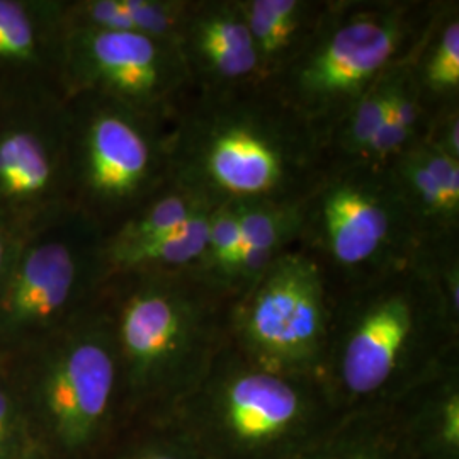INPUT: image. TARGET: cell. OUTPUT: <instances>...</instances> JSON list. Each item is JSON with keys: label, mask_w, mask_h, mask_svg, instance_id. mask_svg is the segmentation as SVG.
<instances>
[{"label": "cell", "mask_w": 459, "mask_h": 459, "mask_svg": "<svg viewBox=\"0 0 459 459\" xmlns=\"http://www.w3.org/2000/svg\"><path fill=\"white\" fill-rule=\"evenodd\" d=\"M172 181L218 204H299L328 147L265 83L189 91L170 119Z\"/></svg>", "instance_id": "obj_1"}, {"label": "cell", "mask_w": 459, "mask_h": 459, "mask_svg": "<svg viewBox=\"0 0 459 459\" xmlns=\"http://www.w3.org/2000/svg\"><path fill=\"white\" fill-rule=\"evenodd\" d=\"M330 295L320 377L337 411L392 407L459 361V324L417 261Z\"/></svg>", "instance_id": "obj_2"}, {"label": "cell", "mask_w": 459, "mask_h": 459, "mask_svg": "<svg viewBox=\"0 0 459 459\" xmlns=\"http://www.w3.org/2000/svg\"><path fill=\"white\" fill-rule=\"evenodd\" d=\"M233 299L196 271L111 274L98 303L113 333L121 390L167 419L229 345Z\"/></svg>", "instance_id": "obj_3"}, {"label": "cell", "mask_w": 459, "mask_h": 459, "mask_svg": "<svg viewBox=\"0 0 459 459\" xmlns=\"http://www.w3.org/2000/svg\"><path fill=\"white\" fill-rule=\"evenodd\" d=\"M339 413L322 377L267 369L229 342L164 420L206 459H293Z\"/></svg>", "instance_id": "obj_4"}, {"label": "cell", "mask_w": 459, "mask_h": 459, "mask_svg": "<svg viewBox=\"0 0 459 459\" xmlns=\"http://www.w3.org/2000/svg\"><path fill=\"white\" fill-rule=\"evenodd\" d=\"M441 0H333L291 65L265 85L327 143L345 113L426 33Z\"/></svg>", "instance_id": "obj_5"}, {"label": "cell", "mask_w": 459, "mask_h": 459, "mask_svg": "<svg viewBox=\"0 0 459 459\" xmlns=\"http://www.w3.org/2000/svg\"><path fill=\"white\" fill-rule=\"evenodd\" d=\"M296 247L335 291L413 263L422 242L388 167L364 162L328 167L299 204Z\"/></svg>", "instance_id": "obj_6"}, {"label": "cell", "mask_w": 459, "mask_h": 459, "mask_svg": "<svg viewBox=\"0 0 459 459\" xmlns=\"http://www.w3.org/2000/svg\"><path fill=\"white\" fill-rule=\"evenodd\" d=\"M66 108L70 206L109 233L172 182L170 123L91 94Z\"/></svg>", "instance_id": "obj_7"}, {"label": "cell", "mask_w": 459, "mask_h": 459, "mask_svg": "<svg viewBox=\"0 0 459 459\" xmlns=\"http://www.w3.org/2000/svg\"><path fill=\"white\" fill-rule=\"evenodd\" d=\"M104 237L75 208L28 231L0 282V339H48L92 310L109 276Z\"/></svg>", "instance_id": "obj_8"}, {"label": "cell", "mask_w": 459, "mask_h": 459, "mask_svg": "<svg viewBox=\"0 0 459 459\" xmlns=\"http://www.w3.org/2000/svg\"><path fill=\"white\" fill-rule=\"evenodd\" d=\"M332 295L318 264L298 247L284 252L230 308V344L281 373L320 377Z\"/></svg>", "instance_id": "obj_9"}, {"label": "cell", "mask_w": 459, "mask_h": 459, "mask_svg": "<svg viewBox=\"0 0 459 459\" xmlns=\"http://www.w3.org/2000/svg\"><path fill=\"white\" fill-rule=\"evenodd\" d=\"M66 208V99L43 89L2 91L0 220L26 235Z\"/></svg>", "instance_id": "obj_10"}, {"label": "cell", "mask_w": 459, "mask_h": 459, "mask_svg": "<svg viewBox=\"0 0 459 459\" xmlns=\"http://www.w3.org/2000/svg\"><path fill=\"white\" fill-rule=\"evenodd\" d=\"M60 85L65 99H111L167 123L191 91L174 41L102 30H66Z\"/></svg>", "instance_id": "obj_11"}, {"label": "cell", "mask_w": 459, "mask_h": 459, "mask_svg": "<svg viewBox=\"0 0 459 459\" xmlns=\"http://www.w3.org/2000/svg\"><path fill=\"white\" fill-rule=\"evenodd\" d=\"M45 347L39 388L47 411L62 443L81 449L98 437L121 390L113 333L99 303Z\"/></svg>", "instance_id": "obj_12"}, {"label": "cell", "mask_w": 459, "mask_h": 459, "mask_svg": "<svg viewBox=\"0 0 459 459\" xmlns=\"http://www.w3.org/2000/svg\"><path fill=\"white\" fill-rule=\"evenodd\" d=\"M176 45L193 91L261 82L257 53L237 0H193Z\"/></svg>", "instance_id": "obj_13"}, {"label": "cell", "mask_w": 459, "mask_h": 459, "mask_svg": "<svg viewBox=\"0 0 459 459\" xmlns=\"http://www.w3.org/2000/svg\"><path fill=\"white\" fill-rule=\"evenodd\" d=\"M64 0H0V92H62ZM65 98V96H64Z\"/></svg>", "instance_id": "obj_14"}, {"label": "cell", "mask_w": 459, "mask_h": 459, "mask_svg": "<svg viewBox=\"0 0 459 459\" xmlns=\"http://www.w3.org/2000/svg\"><path fill=\"white\" fill-rule=\"evenodd\" d=\"M388 170L422 248L459 238V160L419 143L398 155Z\"/></svg>", "instance_id": "obj_15"}, {"label": "cell", "mask_w": 459, "mask_h": 459, "mask_svg": "<svg viewBox=\"0 0 459 459\" xmlns=\"http://www.w3.org/2000/svg\"><path fill=\"white\" fill-rule=\"evenodd\" d=\"M259 60L261 82L276 77L312 43L333 0H237Z\"/></svg>", "instance_id": "obj_16"}, {"label": "cell", "mask_w": 459, "mask_h": 459, "mask_svg": "<svg viewBox=\"0 0 459 459\" xmlns=\"http://www.w3.org/2000/svg\"><path fill=\"white\" fill-rule=\"evenodd\" d=\"M420 459H459V361L417 385L392 405Z\"/></svg>", "instance_id": "obj_17"}, {"label": "cell", "mask_w": 459, "mask_h": 459, "mask_svg": "<svg viewBox=\"0 0 459 459\" xmlns=\"http://www.w3.org/2000/svg\"><path fill=\"white\" fill-rule=\"evenodd\" d=\"M293 459H420L394 407L341 411L327 430Z\"/></svg>", "instance_id": "obj_18"}, {"label": "cell", "mask_w": 459, "mask_h": 459, "mask_svg": "<svg viewBox=\"0 0 459 459\" xmlns=\"http://www.w3.org/2000/svg\"><path fill=\"white\" fill-rule=\"evenodd\" d=\"M193 0H64L66 30H102L174 41Z\"/></svg>", "instance_id": "obj_19"}, {"label": "cell", "mask_w": 459, "mask_h": 459, "mask_svg": "<svg viewBox=\"0 0 459 459\" xmlns=\"http://www.w3.org/2000/svg\"><path fill=\"white\" fill-rule=\"evenodd\" d=\"M407 65L427 102H459V2L441 0Z\"/></svg>", "instance_id": "obj_20"}, {"label": "cell", "mask_w": 459, "mask_h": 459, "mask_svg": "<svg viewBox=\"0 0 459 459\" xmlns=\"http://www.w3.org/2000/svg\"><path fill=\"white\" fill-rule=\"evenodd\" d=\"M214 208L204 210L181 227L148 238L142 244L104 254L108 274H170L195 271L206 247L210 218Z\"/></svg>", "instance_id": "obj_21"}, {"label": "cell", "mask_w": 459, "mask_h": 459, "mask_svg": "<svg viewBox=\"0 0 459 459\" xmlns=\"http://www.w3.org/2000/svg\"><path fill=\"white\" fill-rule=\"evenodd\" d=\"M214 208L204 197L178 182L148 197L126 220L104 237V254L142 244L148 238L178 229L196 214Z\"/></svg>", "instance_id": "obj_22"}, {"label": "cell", "mask_w": 459, "mask_h": 459, "mask_svg": "<svg viewBox=\"0 0 459 459\" xmlns=\"http://www.w3.org/2000/svg\"><path fill=\"white\" fill-rule=\"evenodd\" d=\"M390 68L371 89L366 91L328 134L330 162L333 165L364 164L390 106Z\"/></svg>", "instance_id": "obj_23"}, {"label": "cell", "mask_w": 459, "mask_h": 459, "mask_svg": "<svg viewBox=\"0 0 459 459\" xmlns=\"http://www.w3.org/2000/svg\"><path fill=\"white\" fill-rule=\"evenodd\" d=\"M299 204H237L242 246L263 247L276 254L295 248L299 233Z\"/></svg>", "instance_id": "obj_24"}, {"label": "cell", "mask_w": 459, "mask_h": 459, "mask_svg": "<svg viewBox=\"0 0 459 459\" xmlns=\"http://www.w3.org/2000/svg\"><path fill=\"white\" fill-rule=\"evenodd\" d=\"M242 248V230L237 204H218L210 218L208 240L196 273L227 290V279Z\"/></svg>", "instance_id": "obj_25"}, {"label": "cell", "mask_w": 459, "mask_h": 459, "mask_svg": "<svg viewBox=\"0 0 459 459\" xmlns=\"http://www.w3.org/2000/svg\"><path fill=\"white\" fill-rule=\"evenodd\" d=\"M422 143L459 160V102L446 104L434 111Z\"/></svg>", "instance_id": "obj_26"}, {"label": "cell", "mask_w": 459, "mask_h": 459, "mask_svg": "<svg viewBox=\"0 0 459 459\" xmlns=\"http://www.w3.org/2000/svg\"><path fill=\"white\" fill-rule=\"evenodd\" d=\"M160 436L134 453L130 459H206L196 446L187 441L179 429L169 420H162Z\"/></svg>", "instance_id": "obj_27"}, {"label": "cell", "mask_w": 459, "mask_h": 459, "mask_svg": "<svg viewBox=\"0 0 459 459\" xmlns=\"http://www.w3.org/2000/svg\"><path fill=\"white\" fill-rule=\"evenodd\" d=\"M22 237H24L22 233L11 229L7 223L0 220V282L13 264Z\"/></svg>", "instance_id": "obj_28"}, {"label": "cell", "mask_w": 459, "mask_h": 459, "mask_svg": "<svg viewBox=\"0 0 459 459\" xmlns=\"http://www.w3.org/2000/svg\"><path fill=\"white\" fill-rule=\"evenodd\" d=\"M11 403H9V398L4 392V388L0 386V449L2 446L7 443V437H9V432H11Z\"/></svg>", "instance_id": "obj_29"}]
</instances>
